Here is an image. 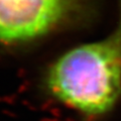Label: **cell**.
Segmentation results:
<instances>
[{"label":"cell","mask_w":121,"mask_h":121,"mask_svg":"<svg viewBox=\"0 0 121 121\" xmlns=\"http://www.w3.org/2000/svg\"><path fill=\"white\" fill-rule=\"evenodd\" d=\"M74 0H0V41L22 43L44 35L73 10Z\"/></svg>","instance_id":"cell-2"},{"label":"cell","mask_w":121,"mask_h":121,"mask_svg":"<svg viewBox=\"0 0 121 121\" xmlns=\"http://www.w3.org/2000/svg\"><path fill=\"white\" fill-rule=\"evenodd\" d=\"M50 94L87 117H100L121 96V0L115 27L105 37L64 52L45 76Z\"/></svg>","instance_id":"cell-1"}]
</instances>
